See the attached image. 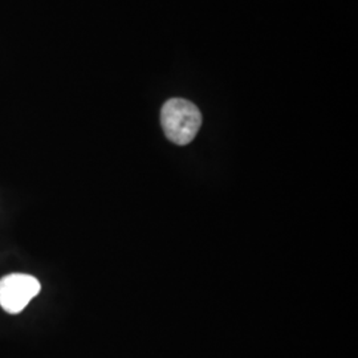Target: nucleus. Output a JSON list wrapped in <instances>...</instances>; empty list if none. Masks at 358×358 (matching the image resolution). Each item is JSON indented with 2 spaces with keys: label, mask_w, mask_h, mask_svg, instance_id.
I'll list each match as a JSON object with an SVG mask.
<instances>
[{
  "label": "nucleus",
  "mask_w": 358,
  "mask_h": 358,
  "mask_svg": "<svg viewBox=\"0 0 358 358\" xmlns=\"http://www.w3.org/2000/svg\"><path fill=\"white\" fill-rule=\"evenodd\" d=\"M161 125L169 141L183 146L195 138L202 127V115L185 99H171L161 109Z\"/></svg>",
  "instance_id": "1"
},
{
  "label": "nucleus",
  "mask_w": 358,
  "mask_h": 358,
  "mask_svg": "<svg viewBox=\"0 0 358 358\" xmlns=\"http://www.w3.org/2000/svg\"><path fill=\"white\" fill-rule=\"evenodd\" d=\"M40 289L38 279L31 275H7L0 280V307L11 315L20 313Z\"/></svg>",
  "instance_id": "2"
}]
</instances>
